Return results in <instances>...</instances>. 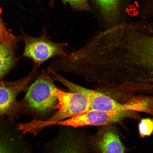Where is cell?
<instances>
[{"mask_svg": "<svg viewBox=\"0 0 153 153\" xmlns=\"http://www.w3.org/2000/svg\"><path fill=\"white\" fill-rule=\"evenodd\" d=\"M48 72L42 70L34 81L28 86L26 94L20 102L24 109L39 114L55 110L57 104L55 87Z\"/></svg>", "mask_w": 153, "mask_h": 153, "instance_id": "obj_1", "label": "cell"}, {"mask_svg": "<svg viewBox=\"0 0 153 153\" xmlns=\"http://www.w3.org/2000/svg\"><path fill=\"white\" fill-rule=\"evenodd\" d=\"M22 39L25 45L22 56L31 59L33 67L37 68L49 59L66 55L65 48L68 46V44L51 41L44 29L39 37H33L24 34Z\"/></svg>", "mask_w": 153, "mask_h": 153, "instance_id": "obj_2", "label": "cell"}, {"mask_svg": "<svg viewBox=\"0 0 153 153\" xmlns=\"http://www.w3.org/2000/svg\"><path fill=\"white\" fill-rule=\"evenodd\" d=\"M38 74V69L33 67L29 75L22 79L0 83V117L6 116L12 120L17 117L22 111L20 102L17 100L18 95L26 91Z\"/></svg>", "mask_w": 153, "mask_h": 153, "instance_id": "obj_3", "label": "cell"}, {"mask_svg": "<svg viewBox=\"0 0 153 153\" xmlns=\"http://www.w3.org/2000/svg\"><path fill=\"white\" fill-rule=\"evenodd\" d=\"M130 111L106 112L90 110L78 115L54 122L53 125L70 126L74 127L86 126H105L120 122L131 116Z\"/></svg>", "mask_w": 153, "mask_h": 153, "instance_id": "obj_4", "label": "cell"}, {"mask_svg": "<svg viewBox=\"0 0 153 153\" xmlns=\"http://www.w3.org/2000/svg\"><path fill=\"white\" fill-rule=\"evenodd\" d=\"M133 0H91L102 22L104 29L124 22L125 15Z\"/></svg>", "mask_w": 153, "mask_h": 153, "instance_id": "obj_5", "label": "cell"}, {"mask_svg": "<svg viewBox=\"0 0 153 153\" xmlns=\"http://www.w3.org/2000/svg\"><path fill=\"white\" fill-rule=\"evenodd\" d=\"M140 64L147 71V77L153 78V24L148 23L141 29L137 42ZM153 81V78L152 79Z\"/></svg>", "mask_w": 153, "mask_h": 153, "instance_id": "obj_6", "label": "cell"}, {"mask_svg": "<svg viewBox=\"0 0 153 153\" xmlns=\"http://www.w3.org/2000/svg\"><path fill=\"white\" fill-rule=\"evenodd\" d=\"M96 148L100 153H124L125 149L116 128L111 124L105 126L95 140Z\"/></svg>", "mask_w": 153, "mask_h": 153, "instance_id": "obj_7", "label": "cell"}, {"mask_svg": "<svg viewBox=\"0 0 153 153\" xmlns=\"http://www.w3.org/2000/svg\"><path fill=\"white\" fill-rule=\"evenodd\" d=\"M22 37H18L12 41L0 44V81L14 68L19 58L15 56V51Z\"/></svg>", "mask_w": 153, "mask_h": 153, "instance_id": "obj_8", "label": "cell"}, {"mask_svg": "<svg viewBox=\"0 0 153 153\" xmlns=\"http://www.w3.org/2000/svg\"><path fill=\"white\" fill-rule=\"evenodd\" d=\"M63 5L66 6L69 4L73 10L76 11H88L93 13L88 0H61ZM55 0H50L49 6L53 8L54 6Z\"/></svg>", "mask_w": 153, "mask_h": 153, "instance_id": "obj_9", "label": "cell"}, {"mask_svg": "<svg viewBox=\"0 0 153 153\" xmlns=\"http://www.w3.org/2000/svg\"><path fill=\"white\" fill-rule=\"evenodd\" d=\"M2 12V9L0 7V44L12 41L18 37L13 34L1 18Z\"/></svg>", "mask_w": 153, "mask_h": 153, "instance_id": "obj_10", "label": "cell"}, {"mask_svg": "<svg viewBox=\"0 0 153 153\" xmlns=\"http://www.w3.org/2000/svg\"><path fill=\"white\" fill-rule=\"evenodd\" d=\"M140 135L141 137L149 136L153 133V124L152 120L145 118L141 120L139 124Z\"/></svg>", "mask_w": 153, "mask_h": 153, "instance_id": "obj_11", "label": "cell"}, {"mask_svg": "<svg viewBox=\"0 0 153 153\" xmlns=\"http://www.w3.org/2000/svg\"><path fill=\"white\" fill-rule=\"evenodd\" d=\"M11 142L0 135V153H15L14 146Z\"/></svg>", "mask_w": 153, "mask_h": 153, "instance_id": "obj_12", "label": "cell"}, {"mask_svg": "<svg viewBox=\"0 0 153 153\" xmlns=\"http://www.w3.org/2000/svg\"><path fill=\"white\" fill-rule=\"evenodd\" d=\"M153 0H139L141 7H144L150 3Z\"/></svg>", "mask_w": 153, "mask_h": 153, "instance_id": "obj_13", "label": "cell"}, {"mask_svg": "<svg viewBox=\"0 0 153 153\" xmlns=\"http://www.w3.org/2000/svg\"><path fill=\"white\" fill-rule=\"evenodd\" d=\"M2 81H0V83H1V82Z\"/></svg>", "mask_w": 153, "mask_h": 153, "instance_id": "obj_14", "label": "cell"}, {"mask_svg": "<svg viewBox=\"0 0 153 153\" xmlns=\"http://www.w3.org/2000/svg\"><path fill=\"white\" fill-rule=\"evenodd\" d=\"M152 122H153V120Z\"/></svg>", "mask_w": 153, "mask_h": 153, "instance_id": "obj_15", "label": "cell"}, {"mask_svg": "<svg viewBox=\"0 0 153 153\" xmlns=\"http://www.w3.org/2000/svg\"></svg>", "mask_w": 153, "mask_h": 153, "instance_id": "obj_16", "label": "cell"}]
</instances>
